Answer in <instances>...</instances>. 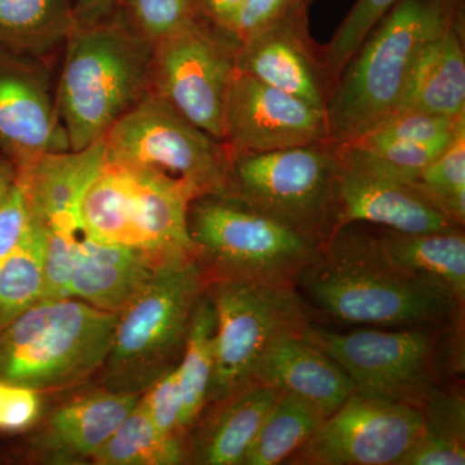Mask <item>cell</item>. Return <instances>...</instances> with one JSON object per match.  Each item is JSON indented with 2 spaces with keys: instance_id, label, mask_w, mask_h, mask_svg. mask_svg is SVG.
I'll list each match as a JSON object with an SVG mask.
<instances>
[{
  "instance_id": "cell-1",
  "label": "cell",
  "mask_w": 465,
  "mask_h": 465,
  "mask_svg": "<svg viewBox=\"0 0 465 465\" xmlns=\"http://www.w3.org/2000/svg\"><path fill=\"white\" fill-rule=\"evenodd\" d=\"M298 283L323 313L362 326H430L451 316L458 304L445 291L385 262L372 234L351 224L330 235Z\"/></svg>"
},
{
  "instance_id": "cell-2",
  "label": "cell",
  "mask_w": 465,
  "mask_h": 465,
  "mask_svg": "<svg viewBox=\"0 0 465 465\" xmlns=\"http://www.w3.org/2000/svg\"><path fill=\"white\" fill-rule=\"evenodd\" d=\"M463 0H397L336 81L326 106L330 137L353 142L400 108L421 54Z\"/></svg>"
},
{
  "instance_id": "cell-3",
  "label": "cell",
  "mask_w": 465,
  "mask_h": 465,
  "mask_svg": "<svg viewBox=\"0 0 465 465\" xmlns=\"http://www.w3.org/2000/svg\"><path fill=\"white\" fill-rule=\"evenodd\" d=\"M64 48L58 114L70 149L82 150L103 139L149 94L154 42L116 9L97 23L76 25Z\"/></svg>"
},
{
  "instance_id": "cell-4",
  "label": "cell",
  "mask_w": 465,
  "mask_h": 465,
  "mask_svg": "<svg viewBox=\"0 0 465 465\" xmlns=\"http://www.w3.org/2000/svg\"><path fill=\"white\" fill-rule=\"evenodd\" d=\"M197 193L173 177L108 161L82 203L94 240L139 251L157 268L197 259L188 213Z\"/></svg>"
},
{
  "instance_id": "cell-5",
  "label": "cell",
  "mask_w": 465,
  "mask_h": 465,
  "mask_svg": "<svg viewBox=\"0 0 465 465\" xmlns=\"http://www.w3.org/2000/svg\"><path fill=\"white\" fill-rule=\"evenodd\" d=\"M116 317L75 298L39 300L0 331V381L41 393L81 384L108 356Z\"/></svg>"
},
{
  "instance_id": "cell-6",
  "label": "cell",
  "mask_w": 465,
  "mask_h": 465,
  "mask_svg": "<svg viewBox=\"0 0 465 465\" xmlns=\"http://www.w3.org/2000/svg\"><path fill=\"white\" fill-rule=\"evenodd\" d=\"M210 282L198 260L159 268L116 317L101 387L142 394L177 366L193 309Z\"/></svg>"
},
{
  "instance_id": "cell-7",
  "label": "cell",
  "mask_w": 465,
  "mask_h": 465,
  "mask_svg": "<svg viewBox=\"0 0 465 465\" xmlns=\"http://www.w3.org/2000/svg\"><path fill=\"white\" fill-rule=\"evenodd\" d=\"M188 225L210 281L295 284L322 251L321 242L231 195L194 198Z\"/></svg>"
},
{
  "instance_id": "cell-8",
  "label": "cell",
  "mask_w": 465,
  "mask_h": 465,
  "mask_svg": "<svg viewBox=\"0 0 465 465\" xmlns=\"http://www.w3.org/2000/svg\"><path fill=\"white\" fill-rule=\"evenodd\" d=\"M226 194L321 243L339 226V162L333 143L229 154Z\"/></svg>"
},
{
  "instance_id": "cell-9",
  "label": "cell",
  "mask_w": 465,
  "mask_h": 465,
  "mask_svg": "<svg viewBox=\"0 0 465 465\" xmlns=\"http://www.w3.org/2000/svg\"><path fill=\"white\" fill-rule=\"evenodd\" d=\"M105 159L188 183L198 197L225 195L229 152L182 113L149 92L104 134Z\"/></svg>"
},
{
  "instance_id": "cell-10",
  "label": "cell",
  "mask_w": 465,
  "mask_h": 465,
  "mask_svg": "<svg viewBox=\"0 0 465 465\" xmlns=\"http://www.w3.org/2000/svg\"><path fill=\"white\" fill-rule=\"evenodd\" d=\"M216 313L215 369L208 402L219 403L252 382L253 370L278 336L308 326L293 284L252 280L211 281Z\"/></svg>"
},
{
  "instance_id": "cell-11",
  "label": "cell",
  "mask_w": 465,
  "mask_h": 465,
  "mask_svg": "<svg viewBox=\"0 0 465 465\" xmlns=\"http://www.w3.org/2000/svg\"><path fill=\"white\" fill-rule=\"evenodd\" d=\"M234 41L203 20L154 43L150 92L223 142L226 92L235 70Z\"/></svg>"
},
{
  "instance_id": "cell-12",
  "label": "cell",
  "mask_w": 465,
  "mask_h": 465,
  "mask_svg": "<svg viewBox=\"0 0 465 465\" xmlns=\"http://www.w3.org/2000/svg\"><path fill=\"white\" fill-rule=\"evenodd\" d=\"M302 335L344 370L358 393L418 406L433 396L436 341L424 327L339 333L308 324Z\"/></svg>"
},
{
  "instance_id": "cell-13",
  "label": "cell",
  "mask_w": 465,
  "mask_h": 465,
  "mask_svg": "<svg viewBox=\"0 0 465 465\" xmlns=\"http://www.w3.org/2000/svg\"><path fill=\"white\" fill-rule=\"evenodd\" d=\"M423 424L421 406L354 391L290 459L313 465H400Z\"/></svg>"
},
{
  "instance_id": "cell-14",
  "label": "cell",
  "mask_w": 465,
  "mask_h": 465,
  "mask_svg": "<svg viewBox=\"0 0 465 465\" xmlns=\"http://www.w3.org/2000/svg\"><path fill=\"white\" fill-rule=\"evenodd\" d=\"M229 154L331 143L326 110L290 96L246 73H232L224 108Z\"/></svg>"
},
{
  "instance_id": "cell-15",
  "label": "cell",
  "mask_w": 465,
  "mask_h": 465,
  "mask_svg": "<svg viewBox=\"0 0 465 465\" xmlns=\"http://www.w3.org/2000/svg\"><path fill=\"white\" fill-rule=\"evenodd\" d=\"M336 149L341 162L339 226L370 223L414 234L460 229L428 200L414 180L391 173L351 146Z\"/></svg>"
},
{
  "instance_id": "cell-16",
  "label": "cell",
  "mask_w": 465,
  "mask_h": 465,
  "mask_svg": "<svg viewBox=\"0 0 465 465\" xmlns=\"http://www.w3.org/2000/svg\"><path fill=\"white\" fill-rule=\"evenodd\" d=\"M66 150L48 61L0 47V155L18 168Z\"/></svg>"
},
{
  "instance_id": "cell-17",
  "label": "cell",
  "mask_w": 465,
  "mask_h": 465,
  "mask_svg": "<svg viewBox=\"0 0 465 465\" xmlns=\"http://www.w3.org/2000/svg\"><path fill=\"white\" fill-rule=\"evenodd\" d=\"M308 9L293 12L235 47V69L326 110L335 82L308 32Z\"/></svg>"
},
{
  "instance_id": "cell-18",
  "label": "cell",
  "mask_w": 465,
  "mask_h": 465,
  "mask_svg": "<svg viewBox=\"0 0 465 465\" xmlns=\"http://www.w3.org/2000/svg\"><path fill=\"white\" fill-rule=\"evenodd\" d=\"M105 161L103 139L82 150L47 153L16 168L32 222L43 231L82 232L85 191Z\"/></svg>"
},
{
  "instance_id": "cell-19",
  "label": "cell",
  "mask_w": 465,
  "mask_h": 465,
  "mask_svg": "<svg viewBox=\"0 0 465 465\" xmlns=\"http://www.w3.org/2000/svg\"><path fill=\"white\" fill-rule=\"evenodd\" d=\"M140 394L101 387L61 403L29 442L36 457L54 463L92 459L136 406Z\"/></svg>"
},
{
  "instance_id": "cell-20",
  "label": "cell",
  "mask_w": 465,
  "mask_h": 465,
  "mask_svg": "<svg viewBox=\"0 0 465 465\" xmlns=\"http://www.w3.org/2000/svg\"><path fill=\"white\" fill-rule=\"evenodd\" d=\"M302 331L284 332L272 341L253 370L252 381L293 394L329 416L356 390L344 370Z\"/></svg>"
},
{
  "instance_id": "cell-21",
  "label": "cell",
  "mask_w": 465,
  "mask_h": 465,
  "mask_svg": "<svg viewBox=\"0 0 465 465\" xmlns=\"http://www.w3.org/2000/svg\"><path fill=\"white\" fill-rule=\"evenodd\" d=\"M158 269L139 251L82 234L70 280V298L119 313Z\"/></svg>"
},
{
  "instance_id": "cell-22",
  "label": "cell",
  "mask_w": 465,
  "mask_h": 465,
  "mask_svg": "<svg viewBox=\"0 0 465 465\" xmlns=\"http://www.w3.org/2000/svg\"><path fill=\"white\" fill-rule=\"evenodd\" d=\"M465 115L463 9L457 12L421 54L397 112Z\"/></svg>"
},
{
  "instance_id": "cell-23",
  "label": "cell",
  "mask_w": 465,
  "mask_h": 465,
  "mask_svg": "<svg viewBox=\"0 0 465 465\" xmlns=\"http://www.w3.org/2000/svg\"><path fill=\"white\" fill-rule=\"evenodd\" d=\"M372 240L394 269L439 287L458 304L464 302L465 237L460 229L418 234L384 229Z\"/></svg>"
},
{
  "instance_id": "cell-24",
  "label": "cell",
  "mask_w": 465,
  "mask_h": 465,
  "mask_svg": "<svg viewBox=\"0 0 465 465\" xmlns=\"http://www.w3.org/2000/svg\"><path fill=\"white\" fill-rule=\"evenodd\" d=\"M282 393L264 382L252 381L217 403L222 407L197 440V463L243 464L266 414Z\"/></svg>"
},
{
  "instance_id": "cell-25",
  "label": "cell",
  "mask_w": 465,
  "mask_h": 465,
  "mask_svg": "<svg viewBox=\"0 0 465 465\" xmlns=\"http://www.w3.org/2000/svg\"><path fill=\"white\" fill-rule=\"evenodd\" d=\"M69 0H0V47L48 61L75 29Z\"/></svg>"
},
{
  "instance_id": "cell-26",
  "label": "cell",
  "mask_w": 465,
  "mask_h": 465,
  "mask_svg": "<svg viewBox=\"0 0 465 465\" xmlns=\"http://www.w3.org/2000/svg\"><path fill=\"white\" fill-rule=\"evenodd\" d=\"M216 313L207 289L193 309L182 361L177 363L183 396L182 428L188 432L208 402L215 369Z\"/></svg>"
},
{
  "instance_id": "cell-27",
  "label": "cell",
  "mask_w": 465,
  "mask_h": 465,
  "mask_svg": "<svg viewBox=\"0 0 465 465\" xmlns=\"http://www.w3.org/2000/svg\"><path fill=\"white\" fill-rule=\"evenodd\" d=\"M326 418L316 406L283 391L266 414L243 464L282 463L313 436Z\"/></svg>"
},
{
  "instance_id": "cell-28",
  "label": "cell",
  "mask_w": 465,
  "mask_h": 465,
  "mask_svg": "<svg viewBox=\"0 0 465 465\" xmlns=\"http://www.w3.org/2000/svg\"><path fill=\"white\" fill-rule=\"evenodd\" d=\"M99 465H174L185 460L182 437L161 432L136 406L91 459Z\"/></svg>"
},
{
  "instance_id": "cell-29",
  "label": "cell",
  "mask_w": 465,
  "mask_h": 465,
  "mask_svg": "<svg viewBox=\"0 0 465 465\" xmlns=\"http://www.w3.org/2000/svg\"><path fill=\"white\" fill-rule=\"evenodd\" d=\"M45 232L32 222L26 237L0 262V331L43 299Z\"/></svg>"
},
{
  "instance_id": "cell-30",
  "label": "cell",
  "mask_w": 465,
  "mask_h": 465,
  "mask_svg": "<svg viewBox=\"0 0 465 465\" xmlns=\"http://www.w3.org/2000/svg\"><path fill=\"white\" fill-rule=\"evenodd\" d=\"M423 430L400 465H464V403L433 396L421 406Z\"/></svg>"
},
{
  "instance_id": "cell-31",
  "label": "cell",
  "mask_w": 465,
  "mask_h": 465,
  "mask_svg": "<svg viewBox=\"0 0 465 465\" xmlns=\"http://www.w3.org/2000/svg\"><path fill=\"white\" fill-rule=\"evenodd\" d=\"M419 188L440 213L460 226L465 220V127L416 177Z\"/></svg>"
},
{
  "instance_id": "cell-32",
  "label": "cell",
  "mask_w": 465,
  "mask_h": 465,
  "mask_svg": "<svg viewBox=\"0 0 465 465\" xmlns=\"http://www.w3.org/2000/svg\"><path fill=\"white\" fill-rule=\"evenodd\" d=\"M397 0H357L342 20L331 41L321 47L324 67L333 82L356 54L366 36Z\"/></svg>"
},
{
  "instance_id": "cell-33",
  "label": "cell",
  "mask_w": 465,
  "mask_h": 465,
  "mask_svg": "<svg viewBox=\"0 0 465 465\" xmlns=\"http://www.w3.org/2000/svg\"><path fill=\"white\" fill-rule=\"evenodd\" d=\"M463 127H465V115L450 118V116L406 110V112L393 113L388 118L382 119L369 133L353 142L361 143L436 142V140L452 139Z\"/></svg>"
},
{
  "instance_id": "cell-34",
  "label": "cell",
  "mask_w": 465,
  "mask_h": 465,
  "mask_svg": "<svg viewBox=\"0 0 465 465\" xmlns=\"http://www.w3.org/2000/svg\"><path fill=\"white\" fill-rule=\"evenodd\" d=\"M119 8L137 32L154 43L203 16L201 0H122Z\"/></svg>"
},
{
  "instance_id": "cell-35",
  "label": "cell",
  "mask_w": 465,
  "mask_h": 465,
  "mask_svg": "<svg viewBox=\"0 0 465 465\" xmlns=\"http://www.w3.org/2000/svg\"><path fill=\"white\" fill-rule=\"evenodd\" d=\"M139 406L161 432L183 439V396L177 366L159 376L140 394Z\"/></svg>"
},
{
  "instance_id": "cell-36",
  "label": "cell",
  "mask_w": 465,
  "mask_h": 465,
  "mask_svg": "<svg viewBox=\"0 0 465 465\" xmlns=\"http://www.w3.org/2000/svg\"><path fill=\"white\" fill-rule=\"evenodd\" d=\"M41 415V391L0 381V433L17 434L32 430Z\"/></svg>"
},
{
  "instance_id": "cell-37",
  "label": "cell",
  "mask_w": 465,
  "mask_h": 465,
  "mask_svg": "<svg viewBox=\"0 0 465 465\" xmlns=\"http://www.w3.org/2000/svg\"><path fill=\"white\" fill-rule=\"evenodd\" d=\"M313 0H246L228 35L235 45L262 32L296 11L308 9Z\"/></svg>"
},
{
  "instance_id": "cell-38",
  "label": "cell",
  "mask_w": 465,
  "mask_h": 465,
  "mask_svg": "<svg viewBox=\"0 0 465 465\" xmlns=\"http://www.w3.org/2000/svg\"><path fill=\"white\" fill-rule=\"evenodd\" d=\"M30 225L32 217L25 194L15 179L7 194L0 202V262L20 246Z\"/></svg>"
},
{
  "instance_id": "cell-39",
  "label": "cell",
  "mask_w": 465,
  "mask_h": 465,
  "mask_svg": "<svg viewBox=\"0 0 465 465\" xmlns=\"http://www.w3.org/2000/svg\"><path fill=\"white\" fill-rule=\"evenodd\" d=\"M246 0H201L203 16L228 35Z\"/></svg>"
},
{
  "instance_id": "cell-40",
  "label": "cell",
  "mask_w": 465,
  "mask_h": 465,
  "mask_svg": "<svg viewBox=\"0 0 465 465\" xmlns=\"http://www.w3.org/2000/svg\"><path fill=\"white\" fill-rule=\"evenodd\" d=\"M122 0H76L74 8L76 25H90L112 16L119 9Z\"/></svg>"
},
{
  "instance_id": "cell-41",
  "label": "cell",
  "mask_w": 465,
  "mask_h": 465,
  "mask_svg": "<svg viewBox=\"0 0 465 465\" xmlns=\"http://www.w3.org/2000/svg\"><path fill=\"white\" fill-rule=\"evenodd\" d=\"M15 179H16V168L7 158L0 155V202L7 194L8 189L11 188Z\"/></svg>"
}]
</instances>
